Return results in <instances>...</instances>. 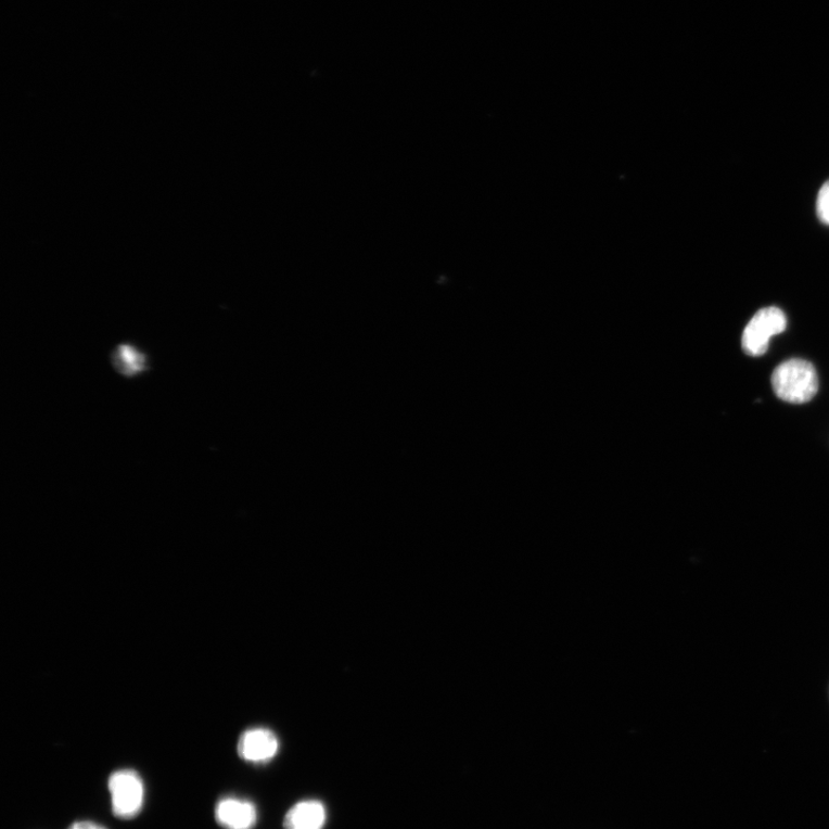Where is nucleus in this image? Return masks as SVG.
Here are the masks:
<instances>
[{
	"mask_svg": "<svg viewBox=\"0 0 829 829\" xmlns=\"http://www.w3.org/2000/svg\"><path fill=\"white\" fill-rule=\"evenodd\" d=\"M771 385L781 400L796 405L806 404L814 399L818 392V374L812 364L793 359L775 370Z\"/></svg>",
	"mask_w": 829,
	"mask_h": 829,
	"instance_id": "f257e3e1",
	"label": "nucleus"
},
{
	"mask_svg": "<svg viewBox=\"0 0 829 829\" xmlns=\"http://www.w3.org/2000/svg\"><path fill=\"white\" fill-rule=\"evenodd\" d=\"M787 328L785 313L777 307L760 310L752 317L742 336V348L749 356H762L769 346L771 336L782 333Z\"/></svg>",
	"mask_w": 829,
	"mask_h": 829,
	"instance_id": "7ed1b4c3",
	"label": "nucleus"
},
{
	"mask_svg": "<svg viewBox=\"0 0 829 829\" xmlns=\"http://www.w3.org/2000/svg\"><path fill=\"white\" fill-rule=\"evenodd\" d=\"M112 812L120 819H133L144 804V785L137 771L120 769L109 779Z\"/></svg>",
	"mask_w": 829,
	"mask_h": 829,
	"instance_id": "f03ea898",
	"label": "nucleus"
},
{
	"mask_svg": "<svg viewBox=\"0 0 829 829\" xmlns=\"http://www.w3.org/2000/svg\"><path fill=\"white\" fill-rule=\"evenodd\" d=\"M68 829H106V828L91 821H79V822L73 824Z\"/></svg>",
	"mask_w": 829,
	"mask_h": 829,
	"instance_id": "1a4fd4ad",
	"label": "nucleus"
},
{
	"mask_svg": "<svg viewBox=\"0 0 829 829\" xmlns=\"http://www.w3.org/2000/svg\"><path fill=\"white\" fill-rule=\"evenodd\" d=\"M817 215L824 224L829 225V181H827L819 191L817 197Z\"/></svg>",
	"mask_w": 829,
	"mask_h": 829,
	"instance_id": "6e6552de",
	"label": "nucleus"
},
{
	"mask_svg": "<svg viewBox=\"0 0 829 829\" xmlns=\"http://www.w3.org/2000/svg\"><path fill=\"white\" fill-rule=\"evenodd\" d=\"M215 817L225 829H252L257 822V808L250 801L225 798L217 803Z\"/></svg>",
	"mask_w": 829,
	"mask_h": 829,
	"instance_id": "423d86ee",
	"label": "nucleus"
},
{
	"mask_svg": "<svg viewBox=\"0 0 829 829\" xmlns=\"http://www.w3.org/2000/svg\"><path fill=\"white\" fill-rule=\"evenodd\" d=\"M279 750L276 735L266 728H254L241 735L238 744L242 760L253 764H266L273 760Z\"/></svg>",
	"mask_w": 829,
	"mask_h": 829,
	"instance_id": "39448f33",
	"label": "nucleus"
},
{
	"mask_svg": "<svg viewBox=\"0 0 829 829\" xmlns=\"http://www.w3.org/2000/svg\"><path fill=\"white\" fill-rule=\"evenodd\" d=\"M327 821L326 806L318 801H303L288 813L285 829H323Z\"/></svg>",
	"mask_w": 829,
	"mask_h": 829,
	"instance_id": "0eeeda50",
	"label": "nucleus"
},
{
	"mask_svg": "<svg viewBox=\"0 0 829 829\" xmlns=\"http://www.w3.org/2000/svg\"><path fill=\"white\" fill-rule=\"evenodd\" d=\"M109 362L113 371L126 381L138 380L153 370L152 356L138 343L119 342L109 352Z\"/></svg>",
	"mask_w": 829,
	"mask_h": 829,
	"instance_id": "20e7f679",
	"label": "nucleus"
}]
</instances>
